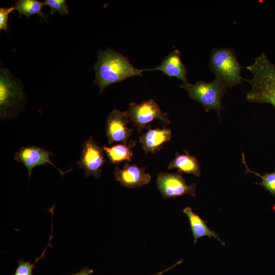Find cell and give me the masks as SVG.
Wrapping results in <instances>:
<instances>
[{"label": "cell", "instance_id": "7402d4cb", "mask_svg": "<svg viewBox=\"0 0 275 275\" xmlns=\"http://www.w3.org/2000/svg\"><path fill=\"white\" fill-rule=\"evenodd\" d=\"M93 272V270L88 267H84L80 271L75 273L69 275H91Z\"/></svg>", "mask_w": 275, "mask_h": 275}, {"label": "cell", "instance_id": "ac0fdd59", "mask_svg": "<svg viewBox=\"0 0 275 275\" xmlns=\"http://www.w3.org/2000/svg\"><path fill=\"white\" fill-rule=\"evenodd\" d=\"M242 161L245 167L246 173L248 172L254 174L261 178L262 181L256 184L263 186L265 190L268 191L271 195L275 197V172L266 173L262 175L257 172L251 170L245 162L243 153L242 154Z\"/></svg>", "mask_w": 275, "mask_h": 275}, {"label": "cell", "instance_id": "8992f818", "mask_svg": "<svg viewBox=\"0 0 275 275\" xmlns=\"http://www.w3.org/2000/svg\"><path fill=\"white\" fill-rule=\"evenodd\" d=\"M125 113L130 122L136 127L139 133L148 127L149 124L154 120H160L166 125L171 123L167 113L163 112L153 99L140 103L131 102Z\"/></svg>", "mask_w": 275, "mask_h": 275}, {"label": "cell", "instance_id": "5bb4252c", "mask_svg": "<svg viewBox=\"0 0 275 275\" xmlns=\"http://www.w3.org/2000/svg\"><path fill=\"white\" fill-rule=\"evenodd\" d=\"M183 212L188 218L195 244H196L199 238L206 236L209 238L213 237L225 245V243L218 237V234L207 226L206 223L207 221H204L198 214L194 212L190 207H185Z\"/></svg>", "mask_w": 275, "mask_h": 275}, {"label": "cell", "instance_id": "ffe728a7", "mask_svg": "<svg viewBox=\"0 0 275 275\" xmlns=\"http://www.w3.org/2000/svg\"><path fill=\"white\" fill-rule=\"evenodd\" d=\"M44 3L51 8V15L55 12H58L61 15L69 14L68 7L65 0H45Z\"/></svg>", "mask_w": 275, "mask_h": 275}, {"label": "cell", "instance_id": "4fadbf2b", "mask_svg": "<svg viewBox=\"0 0 275 275\" xmlns=\"http://www.w3.org/2000/svg\"><path fill=\"white\" fill-rule=\"evenodd\" d=\"M180 55L181 51L175 49L167 55L159 66L151 69H144V71H160L169 77H174L183 82H187V69L181 60Z\"/></svg>", "mask_w": 275, "mask_h": 275}, {"label": "cell", "instance_id": "277c9868", "mask_svg": "<svg viewBox=\"0 0 275 275\" xmlns=\"http://www.w3.org/2000/svg\"><path fill=\"white\" fill-rule=\"evenodd\" d=\"M209 66L211 71L227 88L241 83L243 68L238 63L234 50L230 48H214L210 54Z\"/></svg>", "mask_w": 275, "mask_h": 275}, {"label": "cell", "instance_id": "30bf717a", "mask_svg": "<svg viewBox=\"0 0 275 275\" xmlns=\"http://www.w3.org/2000/svg\"><path fill=\"white\" fill-rule=\"evenodd\" d=\"M53 153L42 148L35 146H28L21 147L14 155V160L22 163L26 168L29 178L32 175L34 168L49 163L56 168L63 176L72 170V169L62 171L52 162L50 156Z\"/></svg>", "mask_w": 275, "mask_h": 275}, {"label": "cell", "instance_id": "3957f363", "mask_svg": "<svg viewBox=\"0 0 275 275\" xmlns=\"http://www.w3.org/2000/svg\"><path fill=\"white\" fill-rule=\"evenodd\" d=\"M26 102L23 85L6 68L0 70V116L6 119L17 115Z\"/></svg>", "mask_w": 275, "mask_h": 275}, {"label": "cell", "instance_id": "7a4b0ae2", "mask_svg": "<svg viewBox=\"0 0 275 275\" xmlns=\"http://www.w3.org/2000/svg\"><path fill=\"white\" fill-rule=\"evenodd\" d=\"M253 74L251 79H244L251 86L246 94L247 101L269 104L275 108V64L264 52L257 57L254 62L245 67Z\"/></svg>", "mask_w": 275, "mask_h": 275}, {"label": "cell", "instance_id": "9a60e30c", "mask_svg": "<svg viewBox=\"0 0 275 275\" xmlns=\"http://www.w3.org/2000/svg\"><path fill=\"white\" fill-rule=\"evenodd\" d=\"M135 145L134 141L130 140L126 144L119 143L111 147L103 146L102 148L109 162L118 164L125 161H131L133 156L131 148Z\"/></svg>", "mask_w": 275, "mask_h": 275}, {"label": "cell", "instance_id": "9c48e42d", "mask_svg": "<svg viewBox=\"0 0 275 275\" xmlns=\"http://www.w3.org/2000/svg\"><path fill=\"white\" fill-rule=\"evenodd\" d=\"M129 120L125 112L114 109L106 119L105 132L109 144L128 143L134 128L129 125Z\"/></svg>", "mask_w": 275, "mask_h": 275}, {"label": "cell", "instance_id": "52a82bcc", "mask_svg": "<svg viewBox=\"0 0 275 275\" xmlns=\"http://www.w3.org/2000/svg\"><path fill=\"white\" fill-rule=\"evenodd\" d=\"M82 149L80 158L77 162L79 168L84 170L86 177L93 176L99 179L101 175L102 169L106 161L104 152L92 136L85 141L82 145Z\"/></svg>", "mask_w": 275, "mask_h": 275}, {"label": "cell", "instance_id": "2e32d148", "mask_svg": "<svg viewBox=\"0 0 275 275\" xmlns=\"http://www.w3.org/2000/svg\"><path fill=\"white\" fill-rule=\"evenodd\" d=\"M184 154H176L169 163L168 169H178L179 171L199 177L201 174L200 163L197 159L184 150Z\"/></svg>", "mask_w": 275, "mask_h": 275}, {"label": "cell", "instance_id": "6da1fadb", "mask_svg": "<svg viewBox=\"0 0 275 275\" xmlns=\"http://www.w3.org/2000/svg\"><path fill=\"white\" fill-rule=\"evenodd\" d=\"M94 69V84L98 86L100 95L109 85L130 77L142 76L144 71L135 68L126 57L111 48L99 50Z\"/></svg>", "mask_w": 275, "mask_h": 275}, {"label": "cell", "instance_id": "e0dca14e", "mask_svg": "<svg viewBox=\"0 0 275 275\" xmlns=\"http://www.w3.org/2000/svg\"><path fill=\"white\" fill-rule=\"evenodd\" d=\"M45 6L44 2L37 0H18L15 3V9L20 15H24L28 18L30 16L38 14L46 21L48 16L43 13L42 8Z\"/></svg>", "mask_w": 275, "mask_h": 275}, {"label": "cell", "instance_id": "7c38bea8", "mask_svg": "<svg viewBox=\"0 0 275 275\" xmlns=\"http://www.w3.org/2000/svg\"><path fill=\"white\" fill-rule=\"evenodd\" d=\"M147 128V131L139 138L141 147L146 153H155L171 139L172 130L170 128H151L150 125Z\"/></svg>", "mask_w": 275, "mask_h": 275}, {"label": "cell", "instance_id": "8fae6325", "mask_svg": "<svg viewBox=\"0 0 275 275\" xmlns=\"http://www.w3.org/2000/svg\"><path fill=\"white\" fill-rule=\"evenodd\" d=\"M146 168H141L128 162H126L122 168L116 166L114 170L116 180L125 187H141L149 183L151 180V175L145 172Z\"/></svg>", "mask_w": 275, "mask_h": 275}, {"label": "cell", "instance_id": "44dd1931", "mask_svg": "<svg viewBox=\"0 0 275 275\" xmlns=\"http://www.w3.org/2000/svg\"><path fill=\"white\" fill-rule=\"evenodd\" d=\"M15 10L14 6L9 8H0V30L8 31V21L9 15Z\"/></svg>", "mask_w": 275, "mask_h": 275}, {"label": "cell", "instance_id": "5b68a950", "mask_svg": "<svg viewBox=\"0 0 275 275\" xmlns=\"http://www.w3.org/2000/svg\"><path fill=\"white\" fill-rule=\"evenodd\" d=\"M180 87L184 89L188 97L200 103L206 112L211 109L216 111L220 117V111L224 109L221 104V99L227 88L217 78L210 82L199 81L194 84L188 81L182 82Z\"/></svg>", "mask_w": 275, "mask_h": 275}, {"label": "cell", "instance_id": "ba28073f", "mask_svg": "<svg viewBox=\"0 0 275 275\" xmlns=\"http://www.w3.org/2000/svg\"><path fill=\"white\" fill-rule=\"evenodd\" d=\"M156 185L162 198H175L177 197L190 195L196 196V185L186 184L182 176V173H175L159 172L157 176Z\"/></svg>", "mask_w": 275, "mask_h": 275}, {"label": "cell", "instance_id": "603a6c76", "mask_svg": "<svg viewBox=\"0 0 275 275\" xmlns=\"http://www.w3.org/2000/svg\"><path fill=\"white\" fill-rule=\"evenodd\" d=\"M182 262V260H180L178 262H177L176 263H175V264L172 265L171 267H169L168 268H166V269H164L163 270L158 272L156 274H152V275H161L163 273H164V272L169 271V270L171 269L173 267H175L178 264H181Z\"/></svg>", "mask_w": 275, "mask_h": 275}, {"label": "cell", "instance_id": "d6986e66", "mask_svg": "<svg viewBox=\"0 0 275 275\" xmlns=\"http://www.w3.org/2000/svg\"><path fill=\"white\" fill-rule=\"evenodd\" d=\"M52 238V232L50 236V239L47 246L45 249L42 254L37 258L35 262L30 263L29 261H24L23 260L20 259L18 260V266L15 270L14 275H33V270L35 268L36 263L41 259L44 257V254L49 246H51L50 242Z\"/></svg>", "mask_w": 275, "mask_h": 275}]
</instances>
